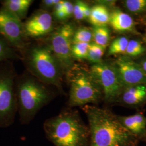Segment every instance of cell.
Returning a JSON list of instances; mask_svg holds the SVG:
<instances>
[{
    "label": "cell",
    "mask_w": 146,
    "mask_h": 146,
    "mask_svg": "<svg viewBox=\"0 0 146 146\" xmlns=\"http://www.w3.org/2000/svg\"><path fill=\"white\" fill-rule=\"evenodd\" d=\"M86 115L89 131V146H138L139 142L121 125L110 110L95 105L81 107Z\"/></svg>",
    "instance_id": "6da1fadb"
},
{
    "label": "cell",
    "mask_w": 146,
    "mask_h": 146,
    "mask_svg": "<svg viewBox=\"0 0 146 146\" xmlns=\"http://www.w3.org/2000/svg\"><path fill=\"white\" fill-rule=\"evenodd\" d=\"M27 72L43 84L55 87L66 95L63 89L65 74L50 48L43 39L29 42L20 53Z\"/></svg>",
    "instance_id": "7a4b0ae2"
},
{
    "label": "cell",
    "mask_w": 146,
    "mask_h": 146,
    "mask_svg": "<svg viewBox=\"0 0 146 146\" xmlns=\"http://www.w3.org/2000/svg\"><path fill=\"white\" fill-rule=\"evenodd\" d=\"M47 139L55 146H89V131L78 111L67 107L43 124Z\"/></svg>",
    "instance_id": "3957f363"
},
{
    "label": "cell",
    "mask_w": 146,
    "mask_h": 146,
    "mask_svg": "<svg viewBox=\"0 0 146 146\" xmlns=\"http://www.w3.org/2000/svg\"><path fill=\"white\" fill-rule=\"evenodd\" d=\"M58 93L28 72L17 76L16 94L17 112L22 125L29 124L39 110L55 98Z\"/></svg>",
    "instance_id": "277c9868"
},
{
    "label": "cell",
    "mask_w": 146,
    "mask_h": 146,
    "mask_svg": "<svg viewBox=\"0 0 146 146\" xmlns=\"http://www.w3.org/2000/svg\"><path fill=\"white\" fill-rule=\"evenodd\" d=\"M69 87L67 107L97 105L103 100V92L90 68L75 63L65 76Z\"/></svg>",
    "instance_id": "5b68a950"
},
{
    "label": "cell",
    "mask_w": 146,
    "mask_h": 146,
    "mask_svg": "<svg viewBox=\"0 0 146 146\" xmlns=\"http://www.w3.org/2000/svg\"><path fill=\"white\" fill-rule=\"evenodd\" d=\"M17 75L13 61L0 62V127L14 122L17 112L16 83Z\"/></svg>",
    "instance_id": "8992f818"
},
{
    "label": "cell",
    "mask_w": 146,
    "mask_h": 146,
    "mask_svg": "<svg viewBox=\"0 0 146 146\" xmlns=\"http://www.w3.org/2000/svg\"><path fill=\"white\" fill-rule=\"evenodd\" d=\"M76 27L68 22L56 26L47 36L42 38L50 48L60 63L65 76L74 65L75 60L72 55L73 38Z\"/></svg>",
    "instance_id": "52a82bcc"
},
{
    "label": "cell",
    "mask_w": 146,
    "mask_h": 146,
    "mask_svg": "<svg viewBox=\"0 0 146 146\" xmlns=\"http://www.w3.org/2000/svg\"><path fill=\"white\" fill-rule=\"evenodd\" d=\"M90 70L102 89L105 103L116 102L125 87L113 63L102 61L93 64Z\"/></svg>",
    "instance_id": "ba28073f"
},
{
    "label": "cell",
    "mask_w": 146,
    "mask_h": 146,
    "mask_svg": "<svg viewBox=\"0 0 146 146\" xmlns=\"http://www.w3.org/2000/svg\"><path fill=\"white\" fill-rule=\"evenodd\" d=\"M0 34L20 54L29 42L22 20L2 7L0 8Z\"/></svg>",
    "instance_id": "9c48e42d"
},
{
    "label": "cell",
    "mask_w": 146,
    "mask_h": 146,
    "mask_svg": "<svg viewBox=\"0 0 146 146\" xmlns=\"http://www.w3.org/2000/svg\"><path fill=\"white\" fill-rule=\"evenodd\" d=\"M23 26L27 37L34 40L46 37L56 27L52 14L41 9L34 11L23 23Z\"/></svg>",
    "instance_id": "30bf717a"
},
{
    "label": "cell",
    "mask_w": 146,
    "mask_h": 146,
    "mask_svg": "<svg viewBox=\"0 0 146 146\" xmlns=\"http://www.w3.org/2000/svg\"><path fill=\"white\" fill-rule=\"evenodd\" d=\"M125 87L137 84H146V74L140 64L130 57L121 56L113 63Z\"/></svg>",
    "instance_id": "8fae6325"
},
{
    "label": "cell",
    "mask_w": 146,
    "mask_h": 146,
    "mask_svg": "<svg viewBox=\"0 0 146 146\" xmlns=\"http://www.w3.org/2000/svg\"><path fill=\"white\" fill-rule=\"evenodd\" d=\"M121 125L139 141L145 142L146 137V117L142 112L129 116H118Z\"/></svg>",
    "instance_id": "7c38bea8"
},
{
    "label": "cell",
    "mask_w": 146,
    "mask_h": 146,
    "mask_svg": "<svg viewBox=\"0 0 146 146\" xmlns=\"http://www.w3.org/2000/svg\"><path fill=\"white\" fill-rule=\"evenodd\" d=\"M117 102L134 108L142 106L146 103V84L125 87Z\"/></svg>",
    "instance_id": "4fadbf2b"
},
{
    "label": "cell",
    "mask_w": 146,
    "mask_h": 146,
    "mask_svg": "<svg viewBox=\"0 0 146 146\" xmlns=\"http://www.w3.org/2000/svg\"><path fill=\"white\" fill-rule=\"evenodd\" d=\"M110 23L117 32L136 33L135 22L131 16L119 9H114L110 13Z\"/></svg>",
    "instance_id": "5bb4252c"
},
{
    "label": "cell",
    "mask_w": 146,
    "mask_h": 146,
    "mask_svg": "<svg viewBox=\"0 0 146 146\" xmlns=\"http://www.w3.org/2000/svg\"><path fill=\"white\" fill-rule=\"evenodd\" d=\"M2 7L13 14L21 20L25 19L32 0H5L1 1Z\"/></svg>",
    "instance_id": "9a60e30c"
},
{
    "label": "cell",
    "mask_w": 146,
    "mask_h": 146,
    "mask_svg": "<svg viewBox=\"0 0 146 146\" xmlns=\"http://www.w3.org/2000/svg\"><path fill=\"white\" fill-rule=\"evenodd\" d=\"M110 12L106 5L98 4L91 8L88 20L93 26H107L110 23Z\"/></svg>",
    "instance_id": "2e32d148"
},
{
    "label": "cell",
    "mask_w": 146,
    "mask_h": 146,
    "mask_svg": "<svg viewBox=\"0 0 146 146\" xmlns=\"http://www.w3.org/2000/svg\"><path fill=\"white\" fill-rule=\"evenodd\" d=\"M19 59L21 60L20 52L12 47L5 38L0 34V62Z\"/></svg>",
    "instance_id": "e0dca14e"
},
{
    "label": "cell",
    "mask_w": 146,
    "mask_h": 146,
    "mask_svg": "<svg viewBox=\"0 0 146 146\" xmlns=\"http://www.w3.org/2000/svg\"><path fill=\"white\" fill-rule=\"evenodd\" d=\"M92 31L94 43L106 49L110 43V29L107 26L93 27Z\"/></svg>",
    "instance_id": "ac0fdd59"
},
{
    "label": "cell",
    "mask_w": 146,
    "mask_h": 146,
    "mask_svg": "<svg viewBox=\"0 0 146 146\" xmlns=\"http://www.w3.org/2000/svg\"><path fill=\"white\" fill-rule=\"evenodd\" d=\"M93 40L92 29L86 27L76 28L73 38V43H90Z\"/></svg>",
    "instance_id": "d6986e66"
},
{
    "label": "cell",
    "mask_w": 146,
    "mask_h": 146,
    "mask_svg": "<svg viewBox=\"0 0 146 146\" xmlns=\"http://www.w3.org/2000/svg\"><path fill=\"white\" fill-rule=\"evenodd\" d=\"M106 49L92 42L89 46L88 54L86 60L92 64H96L102 61Z\"/></svg>",
    "instance_id": "ffe728a7"
},
{
    "label": "cell",
    "mask_w": 146,
    "mask_h": 146,
    "mask_svg": "<svg viewBox=\"0 0 146 146\" xmlns=\"http://www.w3.org/2000/svg\"><path fill=\"white\" fill-rule=\"evenodd\" d=\"M129 40L125 37H119L115 39L108 48V55L125 54Z\"/></svg>",
    "instance_id": "44dd1931"
},
{
    "label": "cell",
    "mask_w": 146,
    "mask_h": 146,
    "mask_svg": "<svg viewBox=\"0 0 146 146\" xmlns=\"http://www.w3.org/2000/svg\"><path fill=\"white\" fill-rule=\"evenodd\" d=\"M89 44L90 43H73L72 47V55L75 61L86 60Z\"/></svg>",
    "instance_id": "7402d4cb"
},
{
    "label": "cell",
    "mask_w": 146,
    "mask_h": 146,
    "mask_svg": "<svg viewBox=\"0 0 146 146\" xmlns=\"http://www.w3.org/2000/svg\"><path fill=\"white\" fill-rule=\"evenodd\" d=\"M123 3L125 8L133 14L146 12V0H126Z\"/></svg>",
    "instance_id": "603a6c76"
},
{
    "label": "cell",
    "mask_w": 146,
    "mask_h": 146,
    "mask_svg": "<svg viewBox=\"0 0 146 146\" xmlns=\"http://www.w3.org/2000/svg\"><path fill=\"white\" fill-rule=\"evenodd\" d=\"M146 48L139 41L132 40L129 41L125 50V55L129 57L138 56L146 52Z\"/></svg>",
    "instance_id": "cb8c5ba5"
},
{
    "label": "cell",
    "mask_w": 146,
    "mask_h": 146,
    "mask_svg": "<svg viewBox=\"0 0 146 146\" xmlns=\"http://www.w3.org/2000/svg\"><path fill=\"white\" fill-rule=\"evenodd\" d=\"M52 17H54L56 20L64 23V22L68 19V17L66 14L63 9V0L60 1L52 9Z\"/></svg>",
    "instance_id": "d4e9b609"
},
{
    "label": "cell",
    "mask_w": 146,
    "mask_h": 146,
    "mask_svg": "<svg viewBox=\"0 0 146 146\" xmlns=\"http://www.w3.org/2000/svg\"><path fill=\"white\" fill-rule=\"evenodd\" d=\"M84 3V2L81 1H77L74 4L73 16L78 21H81L84 19L83 12Z\"/></svg>",
    "instance_id": "484cf974"
},
{
    "label": "cell",
    "mask_w": 146,
    "mask_h": 146,
    "mask_svg": "<svg viewBox=\"0 0 146 146\" xmlns=\"http://www.w3.org/2000/svg\"><path fill=\"white\" fill-rule=\"evenodd\" d=\"M63 9L68 19L73 16L74 4L69 1L63 0Z\"/></svg>",
    "instance_id": "4316f807"
},
{
    "label": "cell",
    "mask_w": 146,
    "mask_h": 146,
    "mask_svg": "<svg viewBox=\"0 0 146 146\" xmlns=\"http://www.w3.org/2000/svg\"><path fill=\"white\" fill-rule=\"evenodd\" d=\"M60 0H43L41 2V9L48 11L52 9Z\"/></svg>",
    "instance_id": "83f0119b"
},
{
    "label": "cell",
    "mask_w": 146,
    "mask_h": 146,
    "mask_svg": "<svg viewBox=\"0 0 146 146\" xmlns=\"http://www.w3.org/2000/svg\"><path fill=\"white\" fill-rule=\"evenodd\" d=\"M91 11V8L89 7L86 3H84V8H83V12H84V19H88Z\"/></svg>",
    "instance_id": "f1b7e54d"
},
{
    "label": "cell",
    "mask_w": 146,
    "mask_h": 146,
    "mask_svg": "<svg viewBox=\"0 0 146 146\" xmlns=\"http://www.w3.org/2000/svg\"><path fill=\"white\" fill-rule=\"evenodd\" d=\"M140 65H141L142 68L143 69V70H144V72L146 74V60H144L143 61H142L141 62Z\"/></svg>",
    "instance_id": "f546056e"
},
{
    "label": "cell",
    "mask_w": 146,
    "mask_h": 146,
    "mask_svg": "<svg viewBox=\"0 0 146 146\" xmlns=\"http://www.w3.org/2000/svg\"><path fill=\"white\" fill-rule=\"evenodd\" d=\"M145 142H146V139H145Z\"/></svg>",
    "instance_id": "4dcf8cb0"
},
{
    "label": "cell",
    "mask_w": 146,
    "mask_h": 146,
    "mask_svg": "<svg viewBox=\"0 0 146 146\" xmlns=\"http://www.w3.org/2000/svg\"><path fill=\"white\" fill-rule=\"evenodd\" d=\"M145 20H146V17H145Z\"/></svg>",
    "instance_id": "1f68e13d"
}]
</instances>
